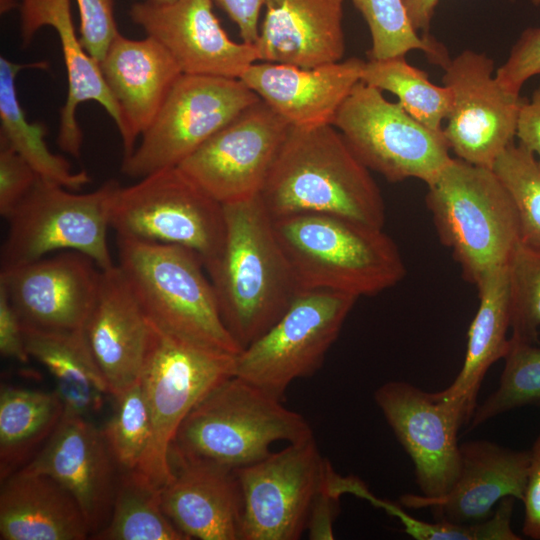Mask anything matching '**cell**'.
<instances>
[{"instance_id":"6da1fadb","label":"cell","mask_w":540,"mask_h":540,"mask_svg":"<svg viewBox=\"0 0 540 540\" xmlns=\"http://www.w3.org/2000/svg\"><path fill=\"white\" fill-rule=\"evenodd\" d=\"M259 197L273 219L323 213L378 228L386 219L370 170L332 124L290 126Z\"/></svg>"},{"instance_id":"7a4b0ae2","label":"cell","mask_w":540,"mask_h":540,"mask_svg":"<svg viewBox=\"0 0 540 540\" xmlns=\"http://www.w3.org/2000/svg\"><path fill=\"white\" fill-rule=\"evenodd\" d=\"M223 208L224 242L204 267L222 320L243 349L281 317L300 289L259 195Z\"/></svg>"},{"instance_id":"3957f363","label":"cell","mask_w":540,"mask_h":540,"mask_svg":"<svg viewBox=\"0 0 540 540\" xmlns=\"http://www.w3.org/2000/svg\"><path fill=\"white\" fill-rule=\"evenodd\" d=\"M117 265L148 323L188 344L229 355L242 348L226 328L200 255L190 248L116 235Z\"/></svg>"},{"instance_id":"277c9868","label":"cell","mask_w":540,"mask_h":540,"mask_svg":"<svg viewBox=\"0 0 540 540\" xmlns=\"http://www.w3.org/2000/svg\"><path fill=\"white\" fill-rule=\"evenodd\" d=\"M273 224L300 290L359 298L392 288L406 274L400 250L383 228L323 213L284 216Z\"/></svg>"},{"instance_id":"5b68a950","label":"cell","mask_w":540,"mask_h":540,"mask_svg":"<svg viewBox=\"0 0 540 540\" xmlns=\"http://www.w3.org/2000/svg\"><path fill=\"white\" fill-rule=\"evenodd\" d=\"M310 437V424L300 413L233 375L188 413L171 445L170 464L200 461L236 470L268 456L276 441L294 443Z\"/></svg>"},{"instance_id":"8992f818","label":"cell","mask_w":540,"mask_h":540,"mask_svg":"<svg viewBox=\"0 0 540 540\" xmlns=\"http://www.w3.org/2000/svg\"><path fill=\"white\" fill-rule=\"evenodd\" d=\"M426 205L440 241L475 286L506 266L521 241L514 202L492 168L453 158L429 185Z\"/></svg>"},{"instance_id":"52a82bcc","label":"cell","mask_w":540,"mask_h":540,"mask_svg":"<svg viewBox=\"0 0 540 540\" xmlns=\"http://www.w3.org/2000/svg\"><path fill=\"white\" fill-rule=\"evenodd\" d=\"M114 179L97 189L76 193L38 177L32 189L6 219L1 270L28 264L51 252L74 250L89 256L100 269L113 267L107 242Z\"/></svg>"},{"instance_id":"ba28073f","label":"cell","mask_w":540,"mask_h":540,"mask_svg":"<svg viewBox=\"0 0 540 540\" xmlns=\"http://www.w3.org/2000/svg\"><path fill=\"white\" fill-rule=\"evenodd\" d=\"M234 362V355L188 344L151 326L139 380L150 412L151 436L135 470L156 488L161 490L173 477L170 448L180 425L206 393L233 376Z\"/></svg>"},{"instance_id":"9c48e42d","label":"cell","mask_w":540,"mask_h":540,"mask_svg":"<svg viewBox=\"0 0 540 540\" xmlns=\"http://www.w3.org/2000/svg\"><path fill=\"white\" fill-rule=\"evenodd\" d=\"M110 228L118 236L190 248L205 265L223 245L224 208L179 167H172L119 186L111 203Z\"/></svg>"},{"instance_id":"30bf717a","label":"cell","mask_w":540,"mask_h":540,"mask_svg":"<svg viewBox=\"0 0 540 540\" xmlns=\"http://www.w3.org/2000/svg\"><path fill=\"white\" fill-rule=\"evenodd\" d=\"M357 299L325 289L299 290L281 317L235 356L233 375L284 401L294 380L321 367Z\"/></svg>"},{"instance_id":"8fae6325","label":"cell","mask_w":540,"mask_h":540,"mask_svg":"<svg viewBox=\"0 0 540 540\" xmlns=\"http://www.w3.org/2000/svg\"><path fill=\"white\" fill-rule=\"evenodd\" d=\"M361 162L389 182L416 178L431 184L450 162L443 131L413 118L399 102L360 81L332 123Z\"/></svg>"},{"instance_id":"7c38bea8","label":"cell","mask_w":540,"mask_h":540,"mask_svg":"<svg viewBox=\"0 0 540 540\" xmlns=\"http://www.w3.org/2000/svg\"><path fill=\"white\" fill-rule=\"evenodd\" d=\"M260 98L239 78L181 74L121 171L140 179L178 167Z\"/></svg>"},{"instance_id":"4fadbf2b","label":"cell","mask_w":540,"mask_h":540,"mask_svg":"<svg viewBox=\"0 0 540 540\" xmlns=\"http://www.w3.org/2000/svg\"><path fill=\"white\" fill-rule=\"evenodd\" d=\"M329 463L310 437L234 470L243 503L239 540L299 539Z\"/></svg>"},{"instance_id":"5bb4252c","label":"cell","mask_w":540,"mask_h":540,"mask_svg":"<svg viewBox=\"0 0 540 540\" xmlns=\"http://www.w3.org/2000/svg\"><path fill=\"white\" fill-rule=\"evenodd\" d=\"M290 125L259 99L178 167L222 205L259 195Z\"/></svg>"},{"instance_id":"9a60e30c","label":"cell","mask_w":540,"mask_h":540,"mask_svg":"<svg viewBox=\"0 0 540 540\" xmlns=\"http://www.w3.org/2000/svg\"><path fill=\"white\" fill-rule=\"evenodd\" d=\"M443 85L452 93V106L443 128L456 157L492 168L516 137L519 111L525 98L497 82L494 61L485 53L464 50L445 65Z\"/></svg>"},{"instance_id":"2e32d148","label":"cell","mask_w":540,"mask_h":540,"mask_svg":"<svg viewBox=\"0 0 540 540\" xmlns=\"http://www.w3.org/2000/svg\"><path fill=\"white\" fill-rule=\"evenodd\" d=\"M374 400L411 458L422 495H445L460 471L457 434L469 422L461 405L403 381L382 384Z\"/></svg>"},{"instance_id":"e0dca14e","label":"cell","mask_w":540,"mask_h":540,"mask_svg":"<svg viewBox=\"0 0 540 540\" xmlns=\"http://www.w3.org/2000/svg\"><path fill=\"white\" fill-rule=\"evenodd\" d=\"M101 269L87 255H55L0 271V287L23 327L82 330L93 308Z\"/></svg>"},{"instance_id":"ac0fdd59","label":"cell","mask_w":540,"mask_h":540,"mask_svg":"<svg viewBox=\"0 0 540 540\" xmlns=\"http://www.w3.org/2000/svg\"><path fill=\"white\" fill-rule=\"evenodd\" d=\"M212 0L168 5L134 3L131 20L162 44L183 74L241 78L259 60L254 44L233 41L212 9Z\"/></svg>"},{"instance_id":"d6986e66","label":"cell","mask_w":540,"mask_h":540,"mask_svg":"<svg viewBox=\"0 0 540 540\" xmlns=\"http://www.w3.org/2000/svg\"><path fill=\"white\" fill-rule=\"evenodd\" d=\"M115 462L102 431L85 417L63 416L39 452L19 471L46 475L79 504L91 536L109 521L116 491Z\"/></svg>"},{"instance_id":"ffe728a7","label":"cell","mask_w":540,"mask_h":540,"mask_svg":"<svg viewBox=\"0 0 540 540\" xmlns=\"http://www.w3.org/2000/svg\"><path fill=\"white\" fill-rule=\"evenodd\" d=\"M529 463V450H514L489 440L466 441L460 445L458 478L445 495L405 494L400 503L413 509L430 507L437 520L481 522L493 514V507L502 499L522 501Z\"/></svg>"},{"instance_id":"44dd1931","label":"cell","mask_w":540,"mask_h":540,"mask_svg":"<svg viewBox=\"0 0 540 540\" xmlns=\"http://www.w3.org/2000/svg\"><path fill=\"white\" fill-rule=\"evenodd\" d=\"M84 333L111 396L116 398L139 382L151 326L117 264L101 269Z\"/></svg>"},{"instance_id":"7402d4cb","label":"cell","mask_w":540,"mask_h":540,"mask_svg":"<svg viewBox=\"0 0 540 540\" xmlns=\"http://www.w3.org/2000/svg\"><path fill=\"white\" fill-rule=\"evenodd\" d=\"M98 63L120 112L126 158L183 73L166 48L147 35L136 40L118 33Z\"/></svg>"},{"instance_id":"603a6c76","label":"cell","mask_w":540,"mask_h":540,"mask_svg":"<svg viewBox=\"0 0 540 540\" xmlns=\"http://www.w3.org/2000/svg\"><path fill=\"white\" fill-rule=\"evenodd\" d=\"M364 64L356 57L313 68L261 61L240 79L290 126H318L333 123Z\"/></svg>"},{"instance_id":"cb8c5ba5","label":"cell","mask_w":540,"mask_h":540,"mask_svg":"<svg viewBox=\"0 0 540 540\" xmlns=\"http://www.w3.org/2000/svg\"><path fill=\"white\" fill-rule=\"evenodd\" d=\"M20 36L27 46L36 32L52 27L58 34L67 72V98L60 110L57 144L69 155L79 158L83 133L77 121L78 106L87 101L101 105L117 129L121 118L118 106L102 76L99 63L86 51L76 36L70 0H21Z\"/></svg>"},{"instance_id":"d4e9b609","label":"cell","mask_w":540,"mask_h":540,"mask_svg":"<svg viewBox=\"0 0 540 540\" xmlns=\"http://www.w3.org/2000/svg\"><path fill=\"white\" fill-rule=\"evenodd\" d=\"M344 0H265L254 44L259 60L313 68L345 53Z\"/></svg>"},{"instance_id":"484cf974","label":"cell","mask_w":540,"mask_h":540,"mask_svg":"<svg viewBox=\"0 0 540 540\" xmlns=\"http://www.w3.org/2000/svg\"><path fill=\"white\" fill-rule=\"evenodd\" d=\"M171 468L161 504L174 526L187 539L239 540L243 503L235 471L200 461Z\"/></svg>"},{"instance_id":"4316f807","label":"cell","mask_w":540,"mask_h":540,"mask_svg":"<svg viewBox=\"0 0 540 540\" xmlns=\"http://www.w3.org/2000/svg\"><path fill=\"white\" fill-rule=\"evenodd\" d=\"M85 516L69 491L49 476L17 471L1 481V540H84Z\"/></svg>"},{"instance_id":"83f0119b","label":"cell","mask_w":540,"mask_h":540,"mask_svg":"<svg viewBox=\"0 0 540 540\" xmlns=\"http://www.w3.org/2000/svg\"><path fill=\"white\" fill-rule=\"evenodd\" d=\"M476 287L479 306L469 327L463 366L451 385L439 391L443 397L461 405L469 422L486 372L493 363L504 359L510 345L507 265L491 272Z\"/></svg>"},{"instance_id":"f1b7e54d","label":"cell","mask_w":540,"mask_h":540,"mask_svg":"<svg viewBox=\"0 0 540 540\" xmlns=\"http://www.w3.org/2000/svg\"><path fill=\"white\" fill-rule=\"evenodd\" d=\"M22 330L30 358L54 377L63 416L88 418L99 411L104 396L110 394L84 329L48 331L22 326Z\"/></svg>"},{"instance_id":"f546056e","label":"cell","mask_w":540,"mask_h":540,"mask_svg":"<svg viewBox=\"0 0 540 540\" xmlns=\"http://www.w3.org/2000/svg\"><path fill=\"white\" fill-rule=\"evenodd\" d=\"M26 68L45 69L46 62L17 64L0 57V145L19 154L37 176L69 190H80L90 182L85 170L73 171L70 163L53 153L45 140L47 126L30 122L17 96L15 80Z\"/></svg>"},{"instance_id":"4dcf8cb0","label":"cell","mask_w":540,"mask_h":540,"mask_svg":"<svg viewBox=\"0 0 540 540\" xmlns=\"http://www.w3.org/2000/svg\"><path fill=\"white\" fill-rule=\"evenodd\" d=\"M63 417L56 393L2 386L0 479L23 468L44 446Z\"/></svg>"},{"instance_id":"1f68e13d","label":"cell","mask_w":540,"mask_h":540,"mask_svg":"<svg viewBox=\"0 0 540 540\" xmlns=\"http://www.w3.org/2000/svg\"><path fill=\"white\" fill-rule=\"evenodd\" d=\"M99 540H188L163 511L161 490L136 470L117 481L111 515Z\"/></svg>"},{"instance_id":"d6a6232c","label":"cell","mask_w":540,"mask_h":540,"mask_svg":"<svg viewBox=\"0 0 540 540\" xmlns=\"http://www.w3.org/2000/svg\"><path fill=\"white\" fill-rule=\"evenodd\" d=\"M362 82L398 97L413 118L434 131H443L452 106V93L430 82L428 74L409 64L405 56L365 61Z\"/></svg>"},{"instance_id":"836d02e7","label":"cell","mask_w":540,"mask_h":540,"mask_svg":"<svg viewBox=\"0 0 540 540\" xmlns=\"http://www.w3.org/2000/svg\"><path fill=\"white\" fill-rule=\"evenodd\" d=\"M366 21L372 40L369 59L405 56L411 50L423 51L442 68L450 60L446 48L432 37H420L412 27L402 0H351Z\"/></svg>"},{"instance_id":"e575fe53","label":"cell","mask_w":540,"mask_h":540,"mask_svg":"<svg viewBox=\"0 0 540 540\" xmlns=\"http://www.w3.org/2000/svg\"><path fill=\"white\" fill-rule=\"evenodd\" d=\"M509 341L498 388L476 406L469 429L516 408L540 407V347Z\"/></svg>"},{"instance_id":"d590c367","label":"cell","mask_w":540,"mask_h":540,"mask_svg":"<svg viewBox=\"0 0 540 540\" xmlns=\"http://www.w3.org/2000/svg\"><path fill=\"white\" fill-rule=\"evenodd\" d=\"M513 342L535 344L540 327V245L520 241L507 264Z\"/></svg>"},{"instance_id":"8d00e7d4","label":"cell","mask_w":540,"mask_h":540,"mask_svg":"<svg viewBox=\"0 0 540 540\" xmlns=\"http://www.w3.org/2000/svg\"><path fill=\"white\" fill-rule=\"evenodd\" d=\"M517 210L521 240L540 245V165L521 144L512 143L492 166Z\"/></svg>"},{"instance_id":"74e56055","label":"cell","mask_w":540,"mask_h":540,"mask_svg":"<svg viewBox=\"0 0 540 540\" xmlns=\"http://www.w3.org/2000/svg\"><path fill=\"white\" fill-rule=\"evenodd\" d=\"M514 499H502L493 514L484 521L458 524L443 520L421 521L405 512L398 504L382 500L371 492L366 497L374 506L396 517L404 531L417 540H520L521 537L511 527Z\"/></svg>"},{"instance_id":"f35d334b","label":"cell","mask_w":540,"mask_h":540,"mask_svg":"<svg viewBox=\"0 0 540 540\" xmlns=\"http://www.w3.org/2000/svg\"><path fill=\"white\" fill-rule=\"evenodd\" d=\"M114 399L115 410L102 433L115 463L123 470H135L151 436L150 412L140 381Z\"/></svg>"},{"instance_id":"ab89813d","label":"cell","mask_w":540,"mask_h":540,"mask_svg":"<svg viewBox=\"0 0 540 540\" xmlns=\"http://www.w3.org/2000/svg\"><path fill=\"white\" fill-rule=\"evenodd\" d=\"M539 74L540 27H528L512 46L505 63L495 71V78L504 90L520 95L524 83Z\"/></svg>"},{"instance_id":"60d3db41","label":"cell","mask_w":540,"mask_h":540,"mask_svg":"<svg viewBox=\"0 0 540 540\" xmlns=\"http://www.w3.org/2000/svg\"><path fill=\"white\" fill-rule=\"evenodd\" d=\"M80 16V41L99 62L119 33L114 15V0H76Z\"/></svg>"},{"instance_id":"b9f144b4","label":"cell","mask_w":540,"mask_h":540,"mask_svg":"<svg viewBox=\"0 0 540 540\" xmlns=\"http://www.w3.org/2000/svg\"><path fill=\"white\" fill-rule=\"evenodd\" d=\"M38 176L11 148L0 145V214L7 219L32 189Z\"/></svg>"},{"instance_id":"7bdbcfd3","label":"cell","mask_w":540,"mask_h":540,"mask_svg":"<svg viewBox=\"0 0 540 540\" xmlns=\"http://www.w3.org/2000/svg\"><path fill=\"white\" fill-rule=\"evenodd\" d=\"M339 498L340 496L332 492L329 488L325 474L324 480L312 501L309 511L306 530L310 539H334L333 524L339 513Z\"/></svg>"},{"instance_id":"ee69618b","label":"cell","mask_w":540,"mask_h":540,"mask_svg":"<svg viewBox=\"0 0 540 540\" xmlns=\"http://www.w3.org/2000/svg\"><path fill=\"white\" fill-rule=\"evenodd\" d=\"M530 452V463L522 502L524 522L522 532L533 540H540V434Z\"/></svg>"},{"instance_id":"f6af8a7d","label":"cell","mask_w":540,"mask_h":540,"mask_svg":"<svg viewBox=\"0 0 540 540\" xmlns=\"http://www.w3.org/2000/svg\"><path fill=\"white\" fill-rule=\"evenodd\" d=\"M0 353L5 358L27 363V353L20 319L6 292L0 287Z\"/></svg>"},{"instance_id":"bcb514c9","label":"cell","mask_w":540,"mask_h":540,"mask_svg":"<svg viewBox=\"0 0 540 540\" xmlns=\"http://www.w3.org/2000/svg\"><path fill=\"white\" fill-rule=\"evenodd\" d=\"M237 25L243 42L255 44L259 37V18L265 0H212Z\"/></svg>"},{"instance_id":"7dc6e473","label":"cell","mask_w":540,"mask_h":540,"mask_svg":"<svg viewBox=\"0 0 540 540\" xmlns=\"http://www.w3.org/2000/svg\"><path fill=\"white\" fill-rule=\"evenodd\" d=\"M516 137L519 144L537 156L540 165V85L520 108Z\"/></svg>"},{"instance_id":"c3c4849f","label":"cell","mask_w":540,"mask_h":540,"mask_svg":"<svg viewBox=\"0 0 540 540\" xmlns=\"http://www.w3.org/2000/svg\"><path fill=\"white\" fill-rule=\"evenodd\" d=\"M408 19L415 31L428 36L431 21L439 0H402Z\"/></svg>"},{"instance_id":"681fc988","label":"cell","mask_w":540,"mask_h":540,"mask_svg":"<svg viewBox=\"0 0 540 540\" xmlns=\"http://www.w3.org/2000/svg\"><path fill=\"white\" fill-rule=\"evenodd\" d=\"M21 0H0V11L6 13L19 6Z\"/></svg>"},{"instance_id":"f907efd6","label":"cell","mask_w":540,"mask_h":540,"mask_svg":"<svg viewBox=\"0 0 540 540\" xmlns=\"http://www.w3.org/2000/svg\"><path fill=\"white\" fill-rule=\"evenodd\" d=\"M151 4H155V5H168V4H172L178 0H145Z\"/></svg>"},{"instance_id":"816d5d0a","label":"cell","mask_w":540,"mask_h":540,"mask_svg":"<svg viewBox=\"0 0 540 540\" xmlns=\"http://www.w3.org/2000/svg\"><path fill=\"white\" fill-rule=\"evenodd\" d=\"M530 2H531L534 6H539V5H540V0H530Z\"/></svg>"}]
</instances>
